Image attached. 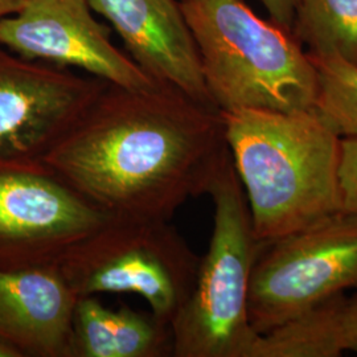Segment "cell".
Returning a JSON list of instances; mask_svg holds the SVG:
<instances>
[{
  "label": "cell",
  "mask_w": 357,
  "mask_h": 357,
  "mask_svg": "<svg viewBox=\"0 0 357 357\" xmlns=\"http://www.w3.org/2000/svg\"><path fill=\"white\" fill-rule=\"evenodd\" d=\"M0 44L26 60L75 66L123 88L159 84L115 47L89 0H26L17 13L0 19Z\"/></svg>",
  "instance_id": "8"
},
{
  "label": "cell",
  "mask_w": 357,
  "mask_h": 357,
  "mask_svg": "<svg viewBox=\"0 0 357 357\" xmlns=\"http://www.w3.org/2000/svg\"><path fill=\"white\" fill-rule=\"evenodd\" d=\"M208 195L213 230L191 294L171 321L172 356L252 357L259 333L249 320L248 294L261 243L230 153Z\"/></svg>",
  "instance_id": "4"
},
{
  "label": "cell",
  "mask_w": 357,
  "mask_h": 357,
  "mask_svg": "<svg viewBox=\"0 0 357 357\" xmlns=\"http://www.w3.org/2000/svg\"><path fill=\"white\" fill-rule=\"evenodd\" d=\"M357 290V213L337 212L270 243H261L248 294L257 333L345 290Z\"/></svg>",
  "instance_id": "6"
},
{
  "label": "cell",
  "mask_w": 357,
  "mask_h": 357,
  "mask_svg": "<svg viewBox=\"0 0 357 357\" xmlns=\"http://www.w3.org/2000/svg\"><path fill=\"white\" fill-rule=\"evenodd\" d=\"M291 32L308 53L357 65V0H299Z\"/></svg>",
  "instance_id": "14"
},
{
  "label": "cell",
  "mask_w": 357,
  "mask_h": 357,
  "mask_svg": "<svg viewBox=\"0 0 357 357\" xmlns=\"http://www.w3.org/2000/svg\"><path fill=\"white\" fill-rule=\"evenodd\" d=\"M266 7L271 20L291 31L299 0H261Z\"/></svg>",
  "instance_id": "18"
},
{
  "label": "cell",
  "mask_w": 357,
  "mask_h": 357,
  "mask_svg": "<svg viewBox=\"0 0 357 357\" xmlns=\"http://www.w3.org/2000/svg\"><path fill=\"white\" fill-rule=\"evenodd\" d=\"M106 84L0 44V153L41 158Z\"/></svg>",
  "instance_id": "9"
},
{
  "label": "cell",
  "mask_w": 357,
  "mask_h": 357,
  "mask_svg": "<svg viewBox=\"0 0 357 357\" xmlns=\"http://www.w3.org/2000/svg\"><path fill=\"white\" fill-rule=\"evenodd\" d=\"M220 112L314 109L317 73L293 32L243 0H178Z\"/></svg>",
  "instance_id": "3"
},
{
  "label": "cell",
  "mask_w": 357,
  "mask_h": 357,
  "mask_svg": "<svg viewBox=\"0 0 357 357\" xmlns=\"http://www.w3.org/2000/svg\"><path fill=\"white\" fill-rule=\"evenodd\" d=\"M307 56L317 73L314 110L340 138H357V65L335 54Z\"/></svg>",
  "instance_id": "15"
},
{
  "label": "cell",
  "mask_w": 357,
  "mask_h": 357,
  "mask_svg": "<svg viewBox=\"0 0 357 357\" xmlns=\"http://www.w3.org/2000/svg\"><path fill=\"white\" fill-rule=\"evenodd\" d=\"M110 22L128 56L156 82L175 86L196 102L217 109L197 45L176 0H89ZM218 110V109H217Z\"/></svg>",
  "instance_id": "10"
},
{
  "label": "cell",
  "mask_w": 357,
  "mask_h": 357,
  "mask_svg": "<svg viewBox=\"0 0 357 357\" xmlns=\"http://www.w3.org/2000/svg\"><path fill=\"white\" fill-rule=\"evenodd\" d=\"M26 0H0V19L17 13Z\"/></svg>",
  "instance_id": "19"
},
{
  "label": "cell",
  "mask_w": 357,
  "mask_h": 357,
  "mask_svg": "<svg viewBox=\"0 0 357 357\" xmlns=\"http://www.w3.org/2000/svg\"><path fill=\"white\" fill-rule=\"evenodd\" d=\"M344 294L283 321L255 342L252 357H339L345 352L340 314Z\"/></svg>",
  "instance_id": "13"
},
{
  "label": "cell",
  "mask_w": 357,
  "mask_h": 357,
  "mask_svg": "<svg viewBox=\"0 0 357 357\" xmlns=\"http://www.w3.org/2000/svg\"><path fill=\"white\" fill-rule=\"evenodd\" d=\"M107 216L41 158L0 153V268L57 265Z\"/></svg>",
  "instance_id": "7"
},
{
  "label": "cell",
  "mask_w": 357,
  "mask_h": 357,
  "mask_svg": "<svg viewBox=\"0 0 357 357\" xmlns=\"http://www.w3.org/2000/svg\"><path fill=\"white\" fill-rule=\"evenodd\" d=\"M340 326L345 351L357 354V293L351 298H345L340 314Z\"/></svg>",
  "instance_id": "17"
},
{
  "label": "cell",
  "mask_w": 357,
  "mask_h": 357,
  "mask_svg": "<svg viewBox=\"0 0 357 357\" xmlns=\"http://www.w3.org/2000/svg\"><path fill=\"white\" fill-rule=\"evenodd\" d=\"M199 264L169 220L109 215L57 266L78 298L135 294L171 324L191 294Z\"/></svg>",
  "instance_id": "5"
},
{
  "label": "cell",
  "mask_w": 357,
  "mask_h": 357,
  "mask_svg": "<svg viewBox=\"0 0 357 357\" xmlns=\"http://www.w3.org/2000/svg\"><path fill=\"white\" fill-rule=\"evenodd\" d=\"M77 299L57 265L0 268V340L20 357H70Z\"/></svg>",
  "instance_id": "11"
},
{
  "label": "cell",
  "mask_w": 357,
  "mask_h": 357,
  "mask_svg": "<svg viewBox=\"0 0 357 357\" xmlns=\"http://www.w3.org/2000/svg\"><path fill=\"white\" fill-rule=\"evenodd\" d=\"M0 357H20V355L11 345L0 340Z\"/></svg>",
  "instance_id": "20"
},
{
  "label": "cell",
  "mask_w": 357,
  "mask_h": 357,
  "mask_svg": "<svg viewBox=\"0 0 357 357\" xmlns=\"http://www.w3.org/2000/svg\"><path fill=\"white\" fill-rule=\"evenodd\" d=\"M342 209L357 213V138H342L339 162Z\"/></svg>",
  "instance_id": "16"
},
{
  "label": "cell",
  "mask_w": 357,
  "mask_h": 357,
  "mask_svg": "<svg viewBox=\"0 0 357 357\" xmlns=\"http://www.w3.org/2000/svg\"><path fill=\"white\" fill-rule=\"evenodd\" d=\"M174 355L171 324L151 311L110 308L94 295L77 299L70 357H167Z\"/></svg>",
  "instance_id": "12"
},
{
  "label": "cell",
  "mask_w": 357,
  "mask_h": 357,
  "mask_svg": "<svg viewBox=\"0 0 357 357\" xmlns=\"http://www.w3.org/2000/svg\"><path fill=\"white\" fill-rule=\"evenodd\" d=\"M255 238L265 243L342 212L340 141L314 110L221 112Z\"/></svg>",
  "instance_id": "2"
},
{
  "label": "cell",
  "mask_w": 357,
  "mask_h": 357,
  "mask_svg": "<svg viewBox=\"0 0 357 357\" xmlns=\"http://www.w3.org/2000/svg\"><path fill=\"white\" fill-rule=\"evenodd\" d=\"M228 156L220 110L167 84L107 82L41 159L106 215L171 221Z\"/></svg>",
  "instance_id": "1"
}]
</instances>
